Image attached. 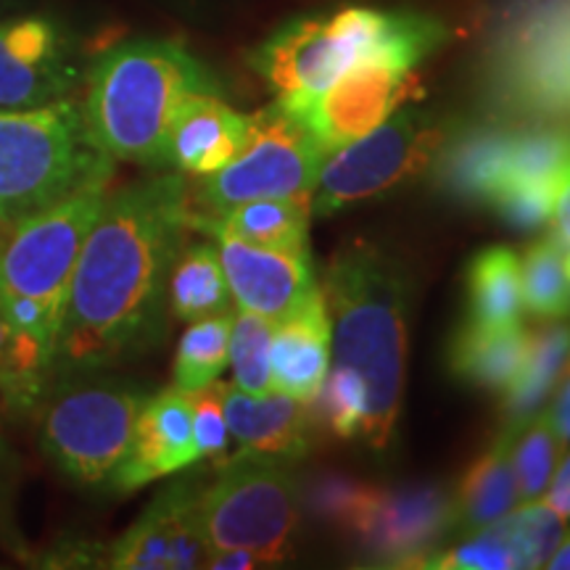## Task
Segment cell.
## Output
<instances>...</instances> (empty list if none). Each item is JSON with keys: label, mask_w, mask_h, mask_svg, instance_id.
Here are the masks:
<instances>
[{"label": "cell", "mask_w": 570, "mask_h": 570, "mask_svg": "<svg viewBox=\"0 0 570 570\" xmlns=\"http://www.w3.org/2000/svg\"><path fill=\"white\" fill-rule=\"evenodd\" d=\"M415 568L433 570H518L523 566L515 537H512L508 518H499L483 529L468 533L465 541L446 552H428Z\"/></svg>", "instance_id": "31"}, {"label": "cell", "mask_w": 570, "mask_h": 570, "mask_svg": "<svg viewBox=\"0 0 570 570\" xmlns=\"http://www.w3.org/2000/svg\"><path fill=\"white\" fill-rule=\"evenodd\" d=\"M504 518H508L518 550L523 554V566L547 568L552 552L558 550L562 533H566V518L558 515L544 499L523 502V508L510 510Z\"/></svg>", "instance_id": "34"}, {"label": "cell", "mask_w": 570, "mask_h": 570, "mask_svg": "<svg viewBox=\"0 0 570 570\" xmlns=\"http://www.w3.org/2000/svg\"><path fill=\"white\" fill-rule=\"evenodd\" d=\"M273 389L298 402H315L331 367V320H327L323 291L281 320L273 331Z\"/></svg>", "instance_id": "20"}, {"label": "cell", "mask_w": 570, "mask_h": 570, "mask_svg": "<svg viewBox=\"0 0 570 570\" xmlns=\"http://www.w3.org/2000/svg\"><path fill=\"white\" fill-rule=\"evenodd\" d=\"M230 298V285H227L217 246H183L169 275L167 302L173 315L183 323H194V320L227 312Z\"/></svg>", "instance_id": "26"}, {"label": "cell", "mask_w": 570, "mask_h": 570, "mask_svg": "<svg viewBox=\"0 0 570 570\" xmlns=\"http://www.w3.org/2000/svg\"><path fill=\"white\" fill-rule=\"evenodd\" d=\"M230 309L188 323L175 354V386L183 391L212 386L230 365Z\"/></svg>", "instance_id": "28"}, {"label": "cell", "mask_w": 570, "mask_h": 570, "mask_svg": "<svg viewBox=\"0 0 570 570\" xmlns=\"http://www.w3.org/2000/svg\"><path fill=\"white\" fill-rule=\"evenodd\" d=\"M512 441L515 436L504 431L462 479L460 494L454 499V525L462 533L479 531L518 508L520 494L515 468H512Z\"/></svg>", "instance_id": "25"}, {"label": "cell", "mask_w": 570, "mask_h": 570, "mask_svg": "<svg viewBox=\"0 0 570 570\" xmlns=\"http://www.w3.org/2000/svg\"><path fill=\"white\" fill-rule=\"evenodd\" d=\"M190 407H194V431L196 444L202 460H214L223 465L230 454V431H227V420L223 410V391L219 383L214 381L212 386L188 391Z\"/></svg>", "instance_id": "37"}, {"label": "cell", "mask_w": 570, "mask_h": 570, "mask_svg": "<svg viewBox=\"0 0 570 570\" xmlns=\"http://www.w3.org/2000/svg\"><path fill=\"white\" fill-rule=\"evenodd\" d=\"M312 508L333 520L386 566L415 568L454 525V502L439 489H375L348 479H323Z\"/></svg>", "instance_id": "12"}, {"label": "cell", "mask_w": 570, "mask_h": 570, "mask_svg": "<svg viewBox=\"0 0 570 570\" xmlns=\"http://www.w3.org/2000/svg\"><path fill=\"white\" fill-rule=\"evenodd\" d=\"M541 499H544L558 515L570 520V452L566 454V460L558 462V470H554L550 487H547Z\"/></svg>", "instance_id": "40"}, {"label": "cell", "mask_w": 570, "mask_h": 570, "mask_svg": "<svg viewBox=\"0 0 570 570\" xmlns=\"http://www.w3.org/2000/svg\"><path fill=\"white\" fill-rule=\"evenodd\" d=\"M558 185L552 183H504L491 196L489 206H494L499 217L520 230H531L550 223Z\"/></svg>", "instance_id": "35"}, {"label": "cell", "mask_w": 570, "mask_h": 570, "mask_svg": "<svg viewBox=\"0 0 570 570\" xmlns=\"http://www.w3.org/2000/svg\"><path fill=\"white\" fill-rule=\"evenodd\" d=\"M275 323L252 315V312H233L230 331V365L233 383L240 391L254 396L275 394L273 367H269V352H273Z\"/></svg>", "instance_id": "32"}, {"label": "cell", "mask_w": 570, "mask_h": 570, "mask_svg": "<svg viewBox=\"0 0 570 570\" xmlns=\"http://www.w3.org/2000/svg\"><path fill=\"white\" fill-rule=\"evenodd\" d=\"M547 568H552V570H570V531L562 533L558 550L552 552V558H550V562H547Z\"/></svg>", "instance_id": "43"}, {"label": "cell", "mask_w": 570, "mask_h": 570, "mask_svg": "<svg viewBox=\"0 0 570 570\" xmlns=\"http://www.w3.org/2000/svg\"><path fill=\"white\" fill-rule=\"evenodd\" d=\"M219 92L214 75L173 40H130L92 63L82 114L114 161L167 167V135L185 98Z\"/></svg>", "instance_id": "3"}, {"label": "cell", "mask_w": 570, "mask_h": 570, "mask_svg": "<svg viewBox=\"0 0 570 570\" xmlns=\"http://www.w3.org/2000/svg\"><path fill=\"white\" fill-rule=\"evenodd\" d=\"M327 156L302 119L281 104L252 114V138L238 159L202 177L190 196V223L256 198H298L309 202Z\"/></svg>", "instance_id": "13"}, {"label": "cell", "mask_w": 570, "mask_h": 570, "mask_svg": "<svg viewBox=\"0 0 570 570\" xmlns=\"http://www.w3.org/2000/svg\"><path fill=\"white\" fill-rule=\"evenodd\" d=\"M56 391L38 417V444L61 475L82 489L109 487L132 444L135 423L148 394L130 383L56 377Z\"/></svg>", "instance_id": "8"}, {"label": "cell", "mask_w": 570, "mask_h": 570, "mask_svg": "<svg viewBox=\"0 0 570 570\" xmlns=\"http://www.w3.org/2000/svg\"><path fill=\"white\" fill-rule=\"evenodd\" d=\"M309 202L298 198H256L230 209L198 217L190 227L209 233L214 240L275 248V252H309Z\"/></svg>", "instance_id": "22"}, {"label": "cell", "mask_w": 570, "mask_h": 570, "mask_svg": "<svg viewBox=\"0 0 570 570\" xmlns=\"http://www.w3.org/2000/svg\"><path fill=\"white\" fill-rule=\"evenodd\" d=\"M454 130L452 119L402 106L375 130L327 156L309 198L312 214L327 217L423 175Z\"/></svg>", "instance_id": "11"}, {"label": "cell", "mask_w": 570, "mask_h": 570, "mask_svg": "<svg viewBox=\"0 0 570 570\" xmlns=\"http://www.w3.org/2000/svg\"><path fill=\"white\" fill-rule=\"evenodd\" d=\"M520 294L533 315L560 320L570 315V277L566 273V248L552 238L539 240L520 259Z\"/></svg>", "instance_id": "29"}, {"label": "cell", "mask_w": 570, "mask_h": 570, "mask_svg": "<svg viewBox=\"0 0 570 570\" xmlns=\"http://www.w3.org/2000/svg\"><path fill=\"white\" fill-rule=\"evenodd\" d=\"M317 415L338 439L362 436L367 420V386L356 370L346 365L327 367L317 396Z\"/></svg>", "instance_id": "33"}, {"label": "cell", "mask_w": 570, "mask_h": 570, "mask_svg": "<svg viewBox=\"0 0 570 570\" xmlns=\"http://www.w3.org/2000/svg\"><path fill=\"white\" fill-rule=\"evenodd\" d=\"M188 230L180 175L111 190L71 275L53 377L101 370L161 336L169 275Z\"/></svg>", "instance_id": "1"}, {"label": "cell", "mask_w": 570, "mask_h": 570, "mask_svg": "<svg viewBox=\"0 0 570 570\" xmlns=\"http://www.w3.org/2000/svg\"><path fill=\"white\" fill-rule=\"evenodd\" d=\"M252 138V117L227 106L219 92H196L177 109L167 135V167L209 177L238 159Z\"/></svg>", "instance_id": "18"}, {"label": "cell", "mask_w": 570, "mask_h": 570, "mask_svg": "<svg viewBox=\"0 0 570 570\" xmlns=\"http://www.w3.org/2000/svg\"><path fill=\"white\" fill-rule=\"evenodd\" d=\"M217 244L230 294L240 309L252 315L277 325L320 291L309 252H275L240 240Z\"/></svg>", "instance_id": "17"}, {"label": "cell", "mask_w": 570, "mask_h": 570, "mask_svg": "<svg viewBox=\"0 0 570 570\" xmlns=\"http://www.w3.org/2000/svg\"><path fill=\"white\" fill-rule=\"evenodd\" d=\"M114 169L90 138L82 106L71 98L35 106L0 109V217L6 225L46 209Z\"/></svg>", "instance_id": "4"}, {"label": "cell", "mask_w": 570, "mask_h": 570, "mask_svg": "<svg viewBox=\"0 0 570 570\" xmlns=\"http://www.w3.org/2000/svg\"><path fill=\"white\" fill-rule=\"evenodd\" d=\"M510 135V127L499 125L454 130L433 161L436 183L458 202L489 204L502 180Z\"/></svg>", "instance_id": "21"}, {"label": "cell", "mask_w": 570, "mask_h": 570, "mask_svg": "<svg viewBox=\"0 0 570 570\" xmlns=\"http://www.w3.org/2000/svg\"><path fill=\"white\" fill-rule=\"evenodd\" d=\"M570 362V325L550 323L529 333L523 365L504 391V431L518 436V431L541 410L547 396L560 383Z\"/></svg>", "instance_id": "24"}, {"label": "cell", "mask_w": 570, "mask_h": 570, "mask_svg": "<svg viewBox=\"0 0 570 570\" xmlns=\"http://www.w3.org/2000/svg\"><path fill=\"white\" fill-rule=\"evenodd\" d=\"M566 273H568V277H570V248L566 252Z\"/></svg>", "instance_id": "44"}, {"label": "cell", "mask_w": 570, "mask_h": 570, "mask_svg": "<svg viewBox=\"0 0 570 570\" xmlns=\"http://www.w3.org/2000/svg\"><path fill=\"white\" fill-rule=\"evenodd\" d=\"M470 320L479 325L504 327L520 323V259L510 248L491 246L468 267Z\"/></svg>", "instance_id": "27"}, {"label": "cell", "mask_w": 570, "mask_h": 570, "mask_svg": "<svg viewBox=\"0 0 570 570\" xmlns=\"http://www.w3.org/2000/svg\"><path fill=\"white\" fill-rule=\"evenodd\" d=\"M487 92L515 119H570V0H518L487 51Z\"/></svg>", "instance_id": "7"}, {"label": "cell", "mask_w": 570, "mask_h": 570, "mask_svg": "<svg viewBox=\"0 0 570 570\" xmlns=\"http://www.w3.org/2000/svg\"><path fill=\"white\" fill-rule=\"evenodd\" d=\"M77 82L69 35L53 17L0 19V109H35L69 98Z\"/></svg>", "instance_id": "14"}, {"label": "cell", "mask_w": 570, "mask_h": 570, "mask_svg": "<svg viewBox=\"0 0 570 570\" xmlns=\"http://www.w3.org/2000/svg\"><path fill=\"white\" fill-rule=\"evenodd\" d=\"M198 460L202 454L196 444L190 394L180 386H169L142 402L132 444L114 470L109 489L132 494L148 483L183 473Z\"/></svg>", "instance_id": "16"}, {"label": "cell", "mask_w": 570, "mask_h": 570, "mask_svg": "<svg viewBox=\"0 0 570 570\" xmlns=\"http://www.w3.org/2000/svg\"><path fill=\"white\" fill-rule=\"evenodd\" d=\"M0 3H3V0H0Z\"/></svg>", "instance_id": "46"}, {"label": "cell", "mask_w": 570, "mask_h": 570, "mask_svg": "<svg viewBox=\"0 0 570 570\" xmlns=\"http://www.w3.org/2000/svg\"><path fill=\"white\" fill-rule=\"evenodd\" d=\"M449 40L446 24L425 13H412L402 32L367 59L354 63L336 82L302 106L296 114L325 156L346 146L391 114L420 98L415 67Z\"/></svg>", "instance_id": "6"}, {"label": "cell", "mask_w": 570, "mask_h": 570, "mask_svg": "<svg viewBox=\"0 0 570 570\" xmlns=\"http://www.w3.org/2000/svg\"><path fill=\"white\" fill-rule=\"evenodd\" d=\"M562 452L566 446L554 431L550 412L539 410L512 441V468H515L520 502L544 497Z\"/></svg>", "instance_id": "30"}, {"label": "cell", "mask_w": 570, "mask_h": 570, "mask_svg": "<svg viewBox=\"0 0 570 570\" xmlns=\"http://www.w3.org/2000/svg\"><path fill=\"white\" fill-rule=\"evenodd\" d=\"M412 11H377L365 6L312 13L262 42L252 56L256 75L275 104L298 111L354 63L367 59L407 27Z\"/></svg>", "instance_id": "5"}, {"label": "cell", "mask_w": 570, "mask_h": 570, "mask_svg": "<svg viewBox=\"0 0 570 570\" xmlns=\"http://www.w3.org/2000/svg\"><path fill=\"white\" fill-rule=\"evenodd\" d=\"M529 331L523 325L491 327L470 320L454 333L449 346V370L479 389L508 391L523 365Z\"/></svg>", "instance_id": "23"}, {"label": "cell", "mask_w": 570, "mask_h": 570, "mask_svg": "<svg viewBox=\"0 0 570 570\" xmlns=\"http://www.w3.org/2000/svg\"><path fill=\"white\" fill-rule=\"evenodd\" d=\"M0 233H3V230H0Z\"/></svg>", "instance_id": "47"}, {"label": "cell", "mask_w": 570, "mask_h": 570, "mask_svg": "<svg viewBox=\"0 0 570 570\" xmlns=\"http://www.w3.org/2000/svg\"><path fill=\"white\" fill-rule=\"evenodd\" d=\"M202 489L198 520L206 550H246L259 566L288 558L302 523V494L281 460L235 452Z\"/></svg>", "instance_id": "9"}, {"label": "cell", "mask_w": 570, "mask_h": 570, "mask_svg": "<svg viewBox=\"0 0 570 570\" xmlns=\"http://www.w3.org/2000/svg\"><path fill=\"white\" fill-rule=\"evenodd\" d=\"M323 298L331 320L333 365H346L367 386L362 439L386 449L402 412L407 356V277L375 246L356 240L325 267Z\"/></svg>", "instance_id": "2"}, {"label": "cell", "mask_w": 570, "mask_h": 570, "mask_svg": "<svg viewBox=\"0 0 570 570\" xmlns=\"http://www.w3.org/2000/svg\"><path fill=\"white\" fill-rule=\"evenodd\" d=\"M202 483L177 481L161 491L122 537L106 550L114 570H188L204 568L206 541L198 520Z\"/></svg>", "instance_id": "15"}, {"label": "cell", "mask_w": 570, "mask_h": 570, "mask_svg": "<svg viewBox=\"0 0 570 570\" xmlns=\"http://www.w3.org/2000/svg\"><path fill=\"white\" fill-rule=\"evenodd\" d=\"M560 381L562 383L558 389V396H554L552 407L547 412H550V420H552L554 431H558L562 446L570 449V362H568L566 373H562Z\"/></svg>", "instance_id": "41"}, {"label": "cell", "mask_w": 570, "mask_h": 570, "mask_svg": "<svg viewBox=\"0 0 570 570\" xmlns=\"http://www.w3.org/2000/svg\"><path fill=\"white\" fill-rule=\"evenodd\" d=\"M204 568L212 570H252L259 568V560L246 550H209Z\"/></svg>", "instance_id": "42"}, {"label": "cell", "mask_w": 570, "mask_h": 570, "mask_svg": "<svg viewBox=\"0 0 570 570\" xmlns=\"http://www.w3.org/2000/svg\"><path fill=\"white\" fill-rule=\"evenodd\" d=\"M21 481H24V465L9 439L0 433V550L27 562L30 550H27L24 533L19 529Z\"/></svg>", "instance_id": "36"}, {"label": "cell", "mask_w": 570, "mask_h": 570, "mask_svg": "<svg viewBox=\"0 0 570 570\" xmlns=\"http://www.w3.org/2000/svg\"><path fill=\"white\" fill-rule=\"evenodd\" d=\"M6 227H9V225H6V219L0 217V230H6Z\"/></svg>", "instance_id": "45"}, {"label": "cell", "mask_w": 570, "mask_h": 570, "mask_svg": "<svg viewBox=\"0 0 570 570\" xmlns=\"http://www.w3.org/2000/svg\"><path fill=\"white\" fill-rule=\"evenodd\" d=\"M114 169L0 233V296L32 298L63 323L77 259L111 194Z\"/></svg>", "instance_id": "10"}, {"label": "cell", "mask_w": 570, "mask_h": 570, "mask_svg": "<svg viewBox=\"0 0 570 570\" xmlns=\"http://www.w3.org/2000/svg\"><path fill=\"white\" fill-rule=\"evenodd\" d=\"M27 562L38 568H106V550L90 539H61Z\"/></svg>", "instance_id": "38"}, {"label": "cell", "mask_w": 570, "mask_h": 570, "mask_svg": "<svg viewBox=\"0 0 570 570\" xmlns=\"http://www.w3.org/2000/svg\"><path fill=\"white\" fill-rule=\"evenodd\" d=\"M219 391H223L227 431L238 444V452L265 454L275 460L304 458L312 433L309 404L277 391L254 396L235 383H219Z\"/></svg>", "instance_id": "19"}, {"label": "cell", "mask_w": 570, "mask_h": 570, "mask_svg": "<svg viewBox=\"0 0 570 570\" xmlns=\"http://www.w3.org/2000/svg\"><path fill=\"white\" fill-rule=\"evenodd\" d=\"M550 223H552L550 238L568 252V248H570V169L566 173V177L560 180L558 196H554Z\"/></svg>", "instance_id": "39"}]
</instances>
